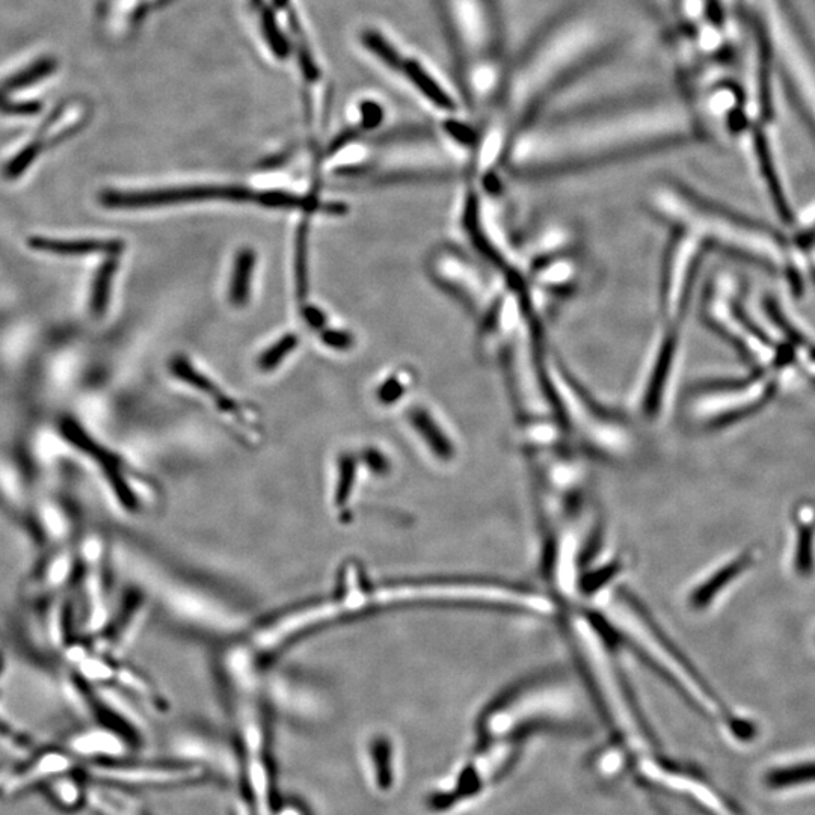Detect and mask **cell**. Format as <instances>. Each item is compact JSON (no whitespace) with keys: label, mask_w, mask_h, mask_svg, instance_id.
I'll return each mask as SVG.
<instances>
[{"label":"cell","mask_w":815,"mask_h":815,"mask_svg":"<svg viewBox=\"0 0 815 815\" xmlns=\"http://www.w3.org/2000/svg\"><path fill=\"white\" fill-rule=\"evenodd\" d=\"M683 121L674 108L637 99L544 115L515 136L505 167L524 177L600 167L681 141Z\"/></svg>","instance_id":"obj_1"},{"label":"cell","mask_w":815,"mask_h":815,"mask_svg":"<svg viewBox=\"0 0 815 815\" xmlns=\"http://www.w3.org/2000/svg\"><path fill=\"white\" fill-rule=\"evenodd\" d=\"M619 46L621 41L597 13H563L511 61L499 102L486 118L515 138L577 77Z\"/></svg>","instance_id":"obj_2"},{"label":"cell","mask_w":815,"mask_h":815,"mask_svg":"<svg viewBox=\"0 0 815 815\" xmlns=\"http://www.w3.org/2000/svg\"><path fill=\"white\" fill-rule=\"evenodd\" d=\"M459 93L480 123L496 108L511 59L497 0H437Z\"/></svg>","instance_id":"obj_3"},{"label":"cell","mask_w":815,"mask_h":815,"mask_svg":"<svg viewBox=\"0 0 815 815\" xmlns=\"http://www.w3.org/2000/svg\"><path fill=\"white\" fill-rule=\"evenodd\" d=\"M648 207L677 231L692 234L701 242L739 251L742 256L778 263V239L766 228L728 210L714 207L681 186L663 185L649 194Z\"/></svg>","instance_id":"obj_4"},{"label":"cell","mask_w":815,"mask_h":815,"mask_svg":"<svg viewBox=\"0 0 815 815\" xmlns=\"http://www.w3.org/2000/svg\"><path fill=\"white\" fill-rule=\"evenodd\" d=\"M544 369L554 410L566 432L601 455L619 458L627 453L631 434L624 420L601 408L548 348L544 352Z\"/></svg>","instance_id":"obj_5"},{"label":"cell","mask_w":815,"mask_h":815,"mask_svg":"<svg viewBox=\"0 0 815 815\" xmlns=\"http://www.w3.org/2000/svg\"><path fill=\"white\" fill-rule=\"evenodd\" d=\"M361 43L379 64L396 74L414 96L437 118V123L470 115L461 93L453 90L437 68L423 56L402 49L384 32L367 28L361 32Z\"/></svg>","instance_id":"obj_6"},{"label":"cell","mask_w":815,"mask_h":815,"mask_svg":"<svg viewBox=\"0 0 815 815\" xmlns=\"http://www.w3.org/2000/svg\"><path fill=\"white\" fill-rule=\"evenodd\" d=\"M426 269L440 289L450 293L479 319L506 283V280H493L477 260L450 245L434 248L429 253Z\"/></svg>","instance_id":"obj_7"},{"label":"cell","mask_w":815,"mask_h":815,"mask_svg":"<svg viewBox=\"0 0 815 815\" xmlns=\"http://www.w3.org/2000/svg\"><path fill=\"white\" fill-rule=\"evenodd\" d=\"M462 228L476 250L489 260L505 280H523V257L509 239L503 224L480 195L479 189H468L461 213Z\"/></svg>","instance_id":"obj_8"},{"label":"cell","mask_w":815,"mask_h":815,"mask_svg":"<svg viewBox=\"0 0 815 815\" xmlns=\"http://www.w3.org/2000/svg\"><path fill=\"white\" fill-rule=\"evenodd\" d=\"M701 240L692 234L675 230L669 243L662 272L660 305L669 325H678L689 304L690 289L698 268Z\"/></svg>","instance_id":"obj_9"},{"label":"cell","mask_w":815,"mask_h":815,"mask_svg":"<svg viewBox=\"0 0 815 815\" xmlns=\"http://www.w3.org/2000/svg\"><path fill=\"white\" fill-rule=\"evenodd\" d=\"M256 197L257 192L242 188V186H183V188L144 192L106 191L100 195V203L109 209H145V207L210 200L243 203V201H256Z\"/></svg>","instance_id":"obj_10"},{"label":"cell","mask_w":815,"mask_h":815,"mask_svg":"<svg viewBox=\"0 0 815 815\" xmlns=\"http://www.w3.org/2000/svg\"><path fill=\"white\" fill-rule=\"evenodd\" d=\"M665 328L666 330L660 334L656 348L646 361L642 382H640L642 384L640 385V405H642L643 414L649 417H656L662 410L666 391L671 384L672 372H674L675 358H677L678 326L666 323Z\"/></svg>","instance_id":"obj_11"},{"label":"cell","mask_w":815,"mask_h":815,"mask_svg":"<svg viewBox=\"0 0 815 815\" xmlns=\"http://www.w3.org/2000/svg\"><path fill=\"white\" fill-rule=\"evenodd\" d=\"M106 778L136 787H177L197 784L206 778V773L201 767L188 764H129L109 769Z\"/></svg>","instance_id":"obj_12"},{"label":"cell","mask_w":815,"mask_h":815,"mask_svg":"<svg viewBox=\"0 0 815 815\" xmlns=\"http://www.w3.org/2000/svg\"><path fill=\"white\" fill-rule=\"evenodd\" d=\"M358 459L352 453H342L336 461L334 474L331 477L330 499L331 514L340 523L351 520L352 508L357 499Z\"/></svg>","instance_id":"obj_13"},{"label":"cell","mask_w":815,"mask_h":815,"mask_svg":"<svg viewBox=\"0 0 815 815\" xmlns=\"http://www.w3.org/2000/svg\"><path fill=\"white\" fill-rule=\"evenodd\" d=\"M28 247L40 253L53 254V256L79 257L96 253L117 256L123 245L117 240H61L32 236L28 239Z\"/></svg>","instance_id":"obj_14"},{"label":"cell","mask_w":815,"mask_h":815,"mask_svg":"<svg viewBox=\"0 0 815 815\" xmlns=\"http://www.w3.org/2000/svg\"><path fill=\"white\" fill-rule=\"evenodd\" d=\"M408 422L414 432L419 434L420 440L428 446V449H431L435 456L443 459L452 458L455 444L452 443L446 429L431 410H428L426 406H414L408 414Z\"/></svg>","instance_id":"obj_15"},{"label":"cell","mask_w":815,"mask_h":815,"mask_svg":"<svg viewBox=\"0 0 815 815\" xmlns=\"http://www.w3.org/2000/svg\"><path fill=\"white\" fill-rule=\"evenodd\" d=\"M763 785L772 793L814 787L815 760H800L794 763L778 764L763 775Z\"/></svg>","instance_id":"obj_16"},{"label":"cell","mask_w":815,"mask_h":815,"mask_svg":"<svg viewBox=\"0 0 815 815\" xmlns=\"http://www.w3.org/2000/svg\"><path fill=\"white\" fill-rule=\"evenodd\" d=\"M171 369H173L174 375H176L177 378L188 382L189 385L197 388L201 393L212 397L213 402L218 406V410L221 411V413L233 417L234 420H239L240 425H245V423H243L242 410H240L239 405H237L234 400H231L227 394L222 393V391L216 387L215 382L210 381L203 373L195 370V367H192L188 360H185V358H176L173 364H171Z\"/></svg>","instance_id":"obj_17"},{"label":"cell","mask_w":815,"mask_h":815,"mask_svg":"<svg viewBox=\"0 0 815 815\" xmlns=\"http://www.w3.org/2000/svg\"><path fill=\"white\" fill-rule=\"evenodd\" d=\"M256 201L271 209H298L304 212H325L342 215L346 212L345 204L322 203L316 197H298L286 192H257Z\"/></svg>","instance_id":"obj_18"},{"label":"cell","mask_w":815,"mask_h":815,"mask_svg":"<svg viewBox=\"0 0 815 815\" xmlns=\"http://www.w3.org/2000/svg\"><path fill=\"white\" fill-rule=\"evenodd\" d=\"M752 562H754V554L746 553L740 556L739 559L732 560L728 565L716 571V573L708 579V582L699 586L695 594L692 595L693 606H707V604L716 597L720 589L725 588L729 582H732V579H736L737 576H740L748 566H751Z\"/></svg>","instance_id":"obj_19"},{"label":"cell","mask_w":815,"mask_h":815,"mask_svg":"<svg viewBox=\"0 0 815 815\" xmlns=\"http://www.w3.org/2000/svg\"><path fill=\"white\" fill-rule=\"evenodd\" d=\"M256 254L253 250L239 251L234 260L233 275L230 283V302L234 307H245L250 299L251 281H253Z\"/></svg>","instance_id":"obj_20"},{"label":"cell","mask_w":815,"mask_h":815,"mask_svg":"<svg viewBox=\"0 0 815 815\" xmlns=\"http://www.w3.org/2000/svg\"><path fill=\"white\" fill-rule=\"evenodd\" d=\"M117 257L111 256L100 266L93 283V293H91L90 308L94 316L102 317L108 310L109 298H111L112 281L117 274Z\"/></svg>","instance_id":"obj_21"},{"label":"cell","mask_w":815,"mask_h":815,"mask_svg":"<svg viewBox=\"0 0 815 815\" xmlns=\"http://www.w3.org/2000/svg\"><path fill=\"white\" fill-rule=\"evenodd\" d=\"M257 11H260V25H262L263 37H265L266 43L271 47V52L274 53L278 59L287 58L290 52L289 44H287L286 38H284L280 28H278L274 11L269 10L265 5L257 8Z\"/></svg>","instance_id":"obj_22"},{"label":"cell","mask_w":815,"mask_h":815,"mask_svg":"<svg viewBox=\"0 0 815 815\" xmlns=\"http://www.w3.org/2000/svg\"><path fill=\"white\" fill-rule=\"evenodd\" d=\"M296 290L298 298L304 301L308 295V231L307 224L299 227L296 237Z\"/></svg>","instance_id":"obj_23"},{"label":"cell","mask_w":815,"mask_h":815,"mask_svg":"<svg viewBox=\"0 0 815 815\" xmlns=\"http://www.w3.org/2000/svg\"><path fill=\"white\" fill-rule=\"evenodd\" d=\"M298 343V336H293V334H287V336L281 337L272 348H269L268 351L259 358L260 369L265 370V372H271V370L277 369L281 361L298 346Z\"/></svg>","instance_id":"obj_24"},{"label":"cell","mask_w":815,"mask_h":815,"mask_svg":"<svg viewBox=\"0 0 815 815\" xmlns=\"http://www.w3.org/2000/svg\"><path fill=\"white\" fill-rule=\"evenodd\" d=\"M812 539H814V526L806 521H800L796 566L802 574H808L812 569Z\"/></svg>","instance_id":"obj_25"},{"label":"cell","mask_w":815,"mask_h":815,"mask_svg":"<svg viewBox=\"0 0 815 815\" xmlns=\"http://www.w3.org/2000/svg\"><path fill=\"white\" fill-rule=\"evenodd\" d=\"M44 150L43 144L40 141L34 142V144H29L22 153L17 154L10 163H8L7 167L4 170V176L7 179L14 180L17 177L22 176L26 170H28L29 165L34 163V160L37 159L38 154Z\"/></svg>","instance_id":"obj_26"},{"label":"cell","mask_w":815,"mask_h":815,"mask_svg":"<svg viewBox=\"0 0 815 815\" xmlns=\"http://www.w3.org/2000/svg\"><path fill=\"white\" fill-rule=\"evenodd\" d=\"M406 390H408L406 379H402L400 376H391L379 387L378 400L384 405H393L397 400H400V397L405 396Z\"/></svg>","instance_id":"obj_27"},{"label":"cell","mask_w":815,"mask_h":815,"mask_svg":"<svg viewBox=\"0 0 815 815\" xmlns=\"http://www.w3.org/2000/svg\"><path fill=\"white\" fill-rule=\"evenodd\" d=\"M361 127L364 130H373L381 126L384 120V108L373 100H366L360 105Z\"/></svg>","instance_id":"obj_28"},{"label":"cell","mask_w":815,"mask_h":815,"mask_svg":"<svg viewBox=\"0 0 815 815\" xmlns=\"http://www.w3.org/2000/svg\"><path fill=\"white\" fill-rule=\"evenodd\" d=\"M322 342L337 351H348L354 346V337L346 331L326 330L322 333Z\"/></svg>","instance_id":"obj_29"},{"label":"cell","mask_w":815,"mask_h":815,"mask_svg":"<svg viewBox=\"0 0 815 815\" xmlns=\"http://www.w3.org/2000/svg\"><path fill=\"white\" fill-rule=\"evenodd\" d=\"M97 808L103 815H145L144 812L132 808V806H124L121 803L111 802L108 799H97Z\"/></svg>","instance_id":"obj_30"},{"label":"cell","mask_w":815,"mask_h":815,"mask_svg":"<svg viewBox=\"0 0 815 815\" xmlns=\"http://www.w3.org/2000/svg\"><path fill=\"white\" fill-rule=\"evenodd\" d=\"M302 313H304V319L307 320L308 325L314 328V330H322V328H325L326 317L319 308L313 307V305H307V307H304V310H302Z\"/></svg>","instance_id":"obj_31"},{"label":"cell","mask_w":815,"mask_h":815,"mask_svg":"<svg viewBox=\"0 0 815 815\" xmlns=\"http://www.w3.org/2000/svg\"><path fill=\"white\" fill-rule=\"evenodd\" d=\"M277 815H307L301 808L295 805H287L277 812Z\"/></svg>","instance_id":"obj_32"},{"label":"cell","mask_w":815,"mask_h":815,"mask_svg":"<svg viewBox=\"0 0 815 815\" xmlns=\"http://www.w3.org/2000/svg\"><path fill=\"white\" fill-rule=\"evenodd\" d=\"M274 4L275 7L284 10V8H289L290 0H274Z\"/></svg>","instance_id":"obj_33"}]
</instances>
